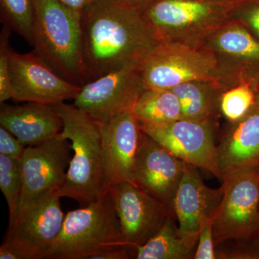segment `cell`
I'll return each mask as SVG.
<instances>
[{
  "label": "cell",
  "mask_w": 259,
  "mask_h": 259,
  "mask_svg": "<svg viewBox=\"0 0 259 259\" xmlns=\"http://www.w3.org/2000/svg\"><path fill=\"white\" fill-rule=\"evenodd\" d=\"M230 89L213 80L197 79L177 85L171 90L180 100L182 119L217 124L223 94Z\"/></svg>",
  "instance_id": "obj_20"
},
{
  "label": "cell",
  "mask_w": 259,
  "mask_h": 259,
  "mask_svg": "<svg viewBox=\"0 0 259 259\" xmlns=\"http://www.w3.org/2000/svg\"><path fill=\"white\" fill-rule=\"evenodd\" d=\"M109 190L124 239L135 249L146 244L175 212L129 182H121Z\"/></svg>",
  "instance_id": "obj_15"
},
{
  "label": "cell",
  "mask_w": 259,
  "mask_h": 259,
  "mask_svg": "<svg viewBox=\"0 0 259 259\" xmlns=\"http://www.w3.org/2000/svg\"><path fill=\"white\" fill-rule=\"evenodd\" d=\"M27 146L3 127H0V154L20 159Z\"/></svg>",
  "instance_id": "obj_30"
},
{
  "label": "cell",
  "mask_w": 259,
  "mask_h": 259,
  "mask_svg": "<svg viewBox=\"0 0 259 259\" xmlns=\"http://www.w3.org/2000/svg\"><path fill=\"white\" fill-rule=\"evenodd\" d=\"M13 100L54 105L74 100L81 87L58 74L35 53L12 51L10 61Z\"/></svg>",
  "instance_id": "obj_13"
},
{
  "label": "cell",
  "mask_w": 259,
  "mask_h": 259,
  "mask_svg": "<svg viewBox=\"0 0 259 259\" xmlns=\"http://www.w3.org/2000/svg\"><path fill=\"white\" fill-rule=\"evenodd\" d=\"M100 124L105 190L121 183L134 184V172L143 132L134 110Z\"/></svg>",
  "instance_id": "obj_14"
},
{
  "label": "cell",
  "mask_w": 259,
  "mask_h": 259,
  "mask_svg": "<svg viewBox=\"0 0 259 259\" xmlns=\"http://www.w3.org/2000/svg\"><path fill=\"white\" fill-rule=\"evenodd\" d=\"M63 4L71 10L81 15L83 10L88 6L93 0H60Z\"/></svg>",
  "instance_id": "obj_32"
},
{
  "label": "cell",
  "mask_w": 259,
  "mask_h": 259,
  "mask_svg": "<svg viewBox=\"0 0 259 259\" xmlns=\"http://www.w3.org/2000/svg\"><path fill=\"white\" fill-rule=\"evenodd\" d=\"M197 245L182 236L175 212L146 244L136 248L137 259H192Z\"/></svg>",
  "instance_id": "obj_21"
},
{
  "label": "cell",
  "mask_w": 259,
  "mask_h": 259,
  "mask_svg": "<svg viewBox=\"0 0 259 259\" xmlns=\"http://www.w3.org/2000/svg\"><path fill=\"white\" fill-rule=\"evenodd\" d=\"M61 198L54 192L19 212L8 226L0 259L45 258L64 224Z\"/></svg>",
  "instance_id": "obj_8"
},
{
  "label": "cell",
  "mask_w": 259,
  "mask_h": 259,
  "mask_svg": "<svg viewBox=\"0 0 259 259\" xmlns=\"http://www.w3.org/2000/svg\"><path fill=\"white\" fill-rule=\"evenodd\" d=\"M223 199L213 220L214 247L241 243L259 230V176L256 167L226 175Z\"/></svg>",
  "instance_id": "obj_6"
},
{
  "label": "cell",
  "mask_w": 259,
  "mask_h": 259,
  "mask_svg": "<svg viewBox=\"0 0 259 259\" xmlns=\"http://www.w3.org/2000/svg\"><path fill=\"white\" fill-rule=\"evenodd\" d=\"M213 220L214 217L206 218L201 225L194 259H217L213 236Z\"/></svg>",
  "instance_id": "obj_29"
},
{
  "label": "cell",
  "mask_w": 259,
  "mask_h": 259,
  "mask_svg": "<svg viewBox=\"0 0 259 259\" xmlns=\"http://www.w3.org/2000/svg\"><path fill=\"white\" fill-rule=\"evenodd\" d=\"M217 145L218 166L223 178L245 168L256 167L259 160V104L239 120L230 122Z\"/></svg>",
  "instance_id": "obj_18"
},
{
  "label": "cell",
  "mask_w": 259,
  "mask_h": 259,
  "mask_svg": "<svg viewBox=\"0 0 259 259\" xmlns=\"http://www.w3.org/2000/svg\"><path fill=\"white\" fill-rule=\"evenodd\" d=\"M71 150L69 140L59 134L42 144L27 146L20 159L22 190L15 217L34 202L60 192L66 182Z\"/></svg>",
  "instance_id": "obj_9"
},
{
  "label": "cell",
  "mask_w": 259,
  "mask_h": 259,
  "mask_svg": "<svg viewBox=\"0 0 259 259\" xmlns=\"http://www.w3.org/2000/svg\"><path fill=\"white\" fill-rule=\"evenodd\" d=\"M121 4L138 12L140 14H144L153 4L158 0H117Z\"/></svg>",
  "instance_id": "obj_31"
},
{
  "label": "cell",
  "mask_w": 259,
  "mask_h": 259,
  "mask_svg": "<svg viewBox=\"0 0 259 259\" xmlns=\"http://www.w3.org/2000/svg\"><path fill=\"white\" fill-rule=\"evenodd\" d=\"M145 88L140 69L116 70L85 83L74 105L98 123L134 110Z\"/></svg>",
  "instance_id": "obj_12"
},
{
  "label": "cell",
  "mask_w": 259,
  "mask_h": 259,
  "mask_svg": "<svg viewBox=\"0 0 259 259\" xmlns=\"http://www.w3.org/2000/svg\"><path fill=\"white\" fill-rule=\"evenodd\" d=\"M140 123V122H139ZM143 132L186 163L210 174L222 183L214 144L216 125L186 119L166 123H140Z\"/></svg>",
  "instance_id": "obj_10"
},
{
  "label": "cell",
  "mask_w": 259,
  "mask_h": 259,
  "mask_svg": "<svg viewBox=\"0 0 259 259\" xmlns=\"http://www.w3.org/2000/svg\"><path fill=\"white\" fill-rule=\"evenodd\" d=\"M0 125L29 146L56 137L62 131L63 121L52 105L36 102L23 105L2 104Z\"/></svg>",
  "instance_id": "obj_19"
},
{
  "label": "cell",
  "mask_w": 259,
  "mask_h": 259,
  "mask_svg": "<svg viewBox=\"0 0 259 259\" xmlns=\"http://www.w3.org/2000/svg\"><path fill=\"white\" fill-rule=\"evenodd\" d=\"M140 71L145 88L151 90H171L180 83L197 79L219 81L229 88L223 79L215 57L202 47L160 42L141 65Z\"/></svg>",
  "instance_id": "obj_7"
},
{
  "label": "cell",
  "mask_w": 259,
  "mask_h": 259,
  "mask_svg": "<svg viewBox=\"0 0 259 259\" xmlns=\"http://www.w3.org/2000/svg\"><path fill=\"white\" fill-rule=\"evenodd\" d=\"M217 1L223 2V3H230V4H233V3H236V2L240 1V0H217Z\"/></svg>",
  "instance_id": "obj_34"
},
{
  "label": "cell",
  "mask_w": 259,
  "mask_h": 259,
  "mask_svg": "<svg viewBox=\"0 0 259 259\" xmlns=\"http://www.w3.org/2000/svg\"><path fill=\"white\" fill-rule=\"evenodd\" d=\"M220 256L222 259H259V230L247 241L223 245Z\"/></svg>",
  "instance_id": "obj_28"
},
{
  "label": "cell",
  "mask_w": 259,
  "mask_h": 259,
  "mask_svg": "<svg viewBox=\"0 0 259 259\" xmlns=\"http://www.w3.org/2000/svg\"><path fill=\"white\" fill-rule=\"evenodd\" d=\"M0 189L9 208V223L18 211L22 190V172L20 159L0 154Z\"/></svg>",
  "instance_id": "obj_24"
},
{
  "label": "cell",
  "mask_w": 259,
  "mask_h": 259,
  "mask_svg": "<svg viewBox=\"0 0 259 259\" xmlns=\"http://www.w3.org/2000/svg\"><path fill=\"white\" fill-rule=\"evenodd\" d=\"M63 121V139L71 141L73 156L60 191L81 204L96 200L105 190L102 136L100 124L74 105H52Z\"/></svg>",
  "instance_id": "obj_3"
},
{
  "label": "cell",
  "mask_w": 259,
  "mask_h": 259,
  "mask_svg": "<svg viewBox=\"0 0 259 259\" xmlns=\"http://www.w3.org/2000/svg\"><path fill=\"white\" fill-rule=\"evenodd\" d=\"M186 163L146 134L134 172V184L171 210Z\"/></svg>",
  "instance_id": "obj_16"
},
{
  "label": "cell",
  "mask_w": 259,
  "mask_h": 259,
  "mask_svg": "<svg viewBox=\"0 0 259 259\" xmlns=\"http://www.w3.org/2000/svg\"><path fill=\"white\" fill-rule=\"evenodd\" d=\"M1 20L32 46L35 23L34 0H0Z\"/></svg>",
  "instance_id": "obj_23"
},
{
  "label": "cell",
  "mask_w": 259,
  "mask_h": 259,
  "mask_svg": "<svg viewBox=\"0 0 259 259\" xmlns=\"http://www.w3.org/2000/svg\"><path fill=\"white\" fill-rule=\"evenodd\" d=\"M81 25L90 81L116 70L140 69L161 42L144 15L117 0H93L81 13Z\"/></svg>",
  "instance_id": "obj_1"
},
{
  "label": "cell",
  "mask_w": 259,
  "mask_h": 259,
  "mask_svg": "<svg viewBox=\"0 0 259 259\" xmlns=\"http://www.w3.org/2000/svg\"><path fill=\"white\" fill-rule=\"evenodd\" d=\"M134 112L140 123H166L182 119L180 100L171 90L146 89Z\"/></svg>",
  "instance_id": "obj_22"
},
{
  "label": "cell",
  "mask_w": 259,
  "mask_h": 259,
  "mask_svg": "<svg viewBox=\"0 0 259 259\" xmlns=\"http://www.w3.org/2000/svg\"><path fill=\"white\" fill-rule=\"evenodd\" d=\"M255 104V91L251 85L241 83L228 89L221 100V115L229 122L244 117Z\"/></svg>",
  "instance_id": "obj_25"
},
{
  "label": "cell",
  "mask_w": 259,
  "mask_h": 259,
  "mask_svg": "<svg viewBox=\"0 0 259 259\" xmlns=\"http://www.w3.org/2000/svg\"><path fill=\"white\" fill-rule=\"evenodd\" d=\"M127 245L107 190L84 207L67 213L45 258L93 259L107 250Z\"/></svg>",
  "instance_id": "obj_4"
},
{
  "label": "cell",
  "mask_w": 259,
  "mask_h": 259,
  "mask_svg": "<svg viewBox=\"0 0 259 259\" xmlns=\"http://www.w3.org/2000/svg\"><path fill=\"white\" fill-rule=\"evenodd\" d=\"M201 47L211 51L223 79L230 88L259 82V40L241 23L231 20L207 38Z\"/></svg>",
  "instance_id": "obj_11"
},
{
  "label": "cell",
  "mask_w": 259,
  "mask_h": 259,
  "mask_svg": "<svg viewBox=\"0 0 259 259\" xmlns=\"http://www.w3.org/2000/svg\"><path fill=\"white\" fill-rule=\"evenodd\" d=\"M33 52L70 82L82 87L89 78L83 56L81 15L60 0H34Z\"/></svg>",
  "instance_id": "obj_2"
},
{
  "label": "cell",
  "mask_w": 259,
  "mask_h": 259,
  "mask_svg": "<svg viewBox=\"0 0 259 259\" xmlns=\"http://www.w3.org/2000/svg\"><path fill=\"white\" fill-rule=\"evenodd\" d=\"M256 171H257V172H258V176H259V160H258V163H257Z\"/></svg>",
  "instance_id": "obj_35"
},
{
  "label": "cell",
  "mask_w": 259,
  "mask_h": 259,
  "mask_svg": "<svg viewBox=\"0 0 259 259\" xmlns=\"http://www.w3.org/2000/svg\"><path fill=\"white\" fill-rule=\"evenodd\" d=\"M223 195L222 185L210 188L204 184L199 168L186 163L173 209L181 233L192 244L197 246L201 225L206 218L214 217Z\"/></svg>",
  "instance_id": "obj_17"
},
{
  "label": "cell",
  "mask_w": 259,
  "mask_h": 259,
  "mask_svg": "<svg viewBox=\"0 0 259 259\" xmlns=\"http://www.w3.org/2000/svg\"><path fill=\"white\" fill-rule=\"evenodd\" d=\"M231 7L217 0H158L143 15L160 42L201 47L231 21Z\"/></svg>",
  "instance_id": "obj_5"
},
{
  "label": "cell",
  "mask_w": 259,
  "mask_h": 259,
  "mask_svg": "<svg viewBox=\"0 0 259 259\" xmlns=\"http://www.w3.org/2000/svg\"><path fill=\"white\" fill-rule=\"evenodd\" d=\"M255 103L259 104V82L255 88Z\"/></svg>",
  "instance_id": "obj_33"
},
{
  "label": "cell",
  "mask_w": 259,
  "mask_h": 259,
  "mask_svg": "<svg viewBox=\"0 0 259 259\" xmlns=\"http://www.w3.org/2000/svg\"><path fill=\"white\" fill-rule=\"evenodd\" d=\"M12 30L3 25L0 34V103L13 99L11 79H10V54L13 49L10 48V37Z\"/></svg>",
  "instance_id": "obj_26"
},
{
  "label": "cell",
  "mask_w": 259,
  "mask_h": 259,
  "mask_svg": "<svg viewBox=\"0 0 259 259\" xmlns=\"http://www.w3.org/2000/svg\"><path fill=\"white\" fill-rule=\"evenodd\" d=\"M231 17L259 40V0H240L233 3Z\"/></svg>",
  "instance_id": "obj_27"
}]
</instances>
